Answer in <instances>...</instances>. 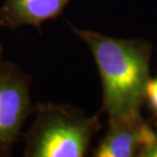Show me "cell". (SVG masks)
I'll list each match as a JSON object with an SVG mask.
<instances>
[{"mask_svg": "<svg viewBox=\"0 0 157 157\" xmlns=\"http://www.w3.org/2000/svg\"><path fill=\"white\" fill-rule=\"evenodd\" d=\"M71 30L90 48L101 78L102 111L109 122L141 118L149 81L151 46L143 40H121L88 30Z\"/></svg>", "mask_w": 157, "mask_h": 157, "instance_id": "obj_1", "label": "cell"}, {"mask_svg": "<svg viewBox=\"0 0 157 157\" xmlns=\"http://www.w3.org/2000/svg\"><path fill=\"white\" fill-rule=\"evenodd\" d=\"M34 121L23 135L25 157H83L101 128L98 115L55 103L34 106Z\"/></svg>", "mask_w": 157, "mask_h": 157, "instance_id": "obj_2", "label": "cell"}, {"mask_svg": "<svg viewBox=\"0 0 157 157\" xmlns=\"http://www.w3.org/2000/svg\"><path fill=\"white\" fill-rule=\"evenodd\" d=\"M32 78L18 65L0 62V156H9L23 136L33 112L30 90Z\"/></svg>", "mask_w": 157, "mask_h": 157, "instance_id": "obj_3", "label": "cell"}, {"mask_svg": "<svg viewBox=\"0 0 157 157\" xmlns=\"http://www.w3.org/2000/svg\"><path fill=\"white\" fill-rule=\"evenodd\" d=\"M156 138L157 133L142 117L131 121L109 122L108 130L94 149L93 156H136L151 145Z\"/></svg>", "mask_w": 157, "mask_h": 157, "instance_id": "obj_4", "label": "cell"}, {"mask_svg": "<svg viewBox=\"0 0 157 157\" xmlns=\"http://www.w3.org/2000/svg\"><path fill=\"white\" fill-rule=\"evenodd\" d=\"M71 0H4L0 6V27L17 30L41 27L62 13Z\"/></svg>", "mask_w": 157, "mask_h": 157, "instance_id": "obj_5", "label": "cell"}, {"mask_svg": "<svg viewBox=\"0 0 157 157\" xmlns=\"http://www.w3.org/2000/svg\"><path fill=\"white\" fill-rule=\"evenodd\" d=\"M145 98L148 100L150 107L157 117V78L148 81L146 86Z\"/></svg>", "mask_w": 157, "mask_h": 157, "instance_id": "obj_6", "label": "cell"}, {"mask_svg": "<svg viewBox=\"0 0 157 157\" xmlns=\"http://www.w3.org/2000/svg\"><path fill=\"white\" fill-rule=\"evenodd\" d=\"M138 156L141 157H157V138L151 145H149L147 148L143 149L139 153Z\"/></svg>", "mask_w": 157, "mask_h": 157, "instance_id": "obj_7", "label": "cell"}, {"mask_svg": "<svg viewBox=\"0 0 157 157\" xmlns=\"http://www.w3.org/2000/svg\"><path fill=\"white\" fill-rule=\"evenodd\" d=\"M2 53H3V49H2V46L0 44V62H1V58H2Z\"/></svg>", "mask_w": 157, "mask_h": 157, "instance_id": "obj_8", "label": "cell"}]
</instances>
